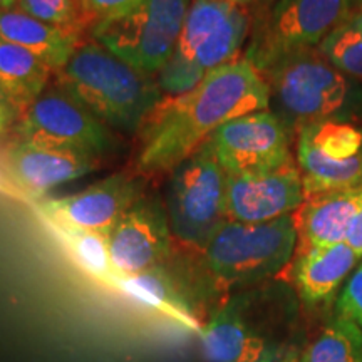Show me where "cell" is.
<instances>
[{
    "instance_id": "23",
    "label": "cell",
    "mask_w": 362,
    "mask_h": 362,
    "mask_svg": "<svg viewBox=\"0 0 362 362\" xmlns=\"http://www.w3.org/2000/svg\"><path fill=\"white\" fill-rule=\"evenodd\" d=\"M320 155L334 161L349 160L362 151V128L344 119H327L298 131Z\"/></svg>"
},
{
    "instance_id": "14",
    "label": "cell",
    "mask_w": 362,
    "mask_h": 362,
    "mask_svg": "<svg viewBox=\"0 0 362 362\" xmlns=\"http://www.w3.org/2000/svg\"><path fill=\"white\" fill-rule=\"evenodd\" d=\"M247 307V297H235L200 330L208 362H275L277 347L250 319Z\"/></svg>"
},
{
    "instance_id": "18",
    "label": "cell",
    "mask_w": 362,
    "mask_h": 362,
    "mask_svg": "<svg viewBox=\"0 0 362 362\" xmlns=\"http://www.w3.org/2000/svg\"><path fill=\"white\" fill-rule=\"evenodd\" d=\"M0 40L27 49L56 72L66 66L78 47V39L17 8L0 11Z\"/></svg>"
},
{
    "instance_id": "17",
    "label": "cell",
    "mask_w": 362,
    "mask_h": 362,
    "mask_svg": "<svg viewBox=\"0 0 362 362\" xmlns=\"http://www.w3.org/2000/svg\"><path fill=\"white\" fill-rule=\"evenodd\" d=\"M357 260L359 257L346 242L297 253L292 274L293 284L304 304H329Z\"/></svg>"
},
{
    "instance_id": "30",
    "label": "cell",
    "mask_w": 362,
    "mask_h": 362,
    "mask_svg": "<svg viewBox=\"0 0 362 362\" xmlns=\"http://www.w3.org/2000/svg\"><path fill=\"white\" fill-rule=\"evenodd\" d=\"M11 119V107L8 106H0V134L6 129V126Z\"/></svg>"
},
{
    "instance_id": "35",
    "label": "cell",
    "mask_w": 362,
    "mask_h": 362,
    "mask_svg": "<svg viewBox=\"0 0 362 362\" xmlns=\"http://www.w3.org/2000/svg\"><path fill=\"white\" fill-rule=\"evenodd\" d=\"M354 11L362 13V0H354Z\"/></svg>"
},
{
    "instance_id": "20",
    "label": "cell",
    "mask_w": 362,
    "mask_h": 362,
    "mask_svg": "<svg viewBox=\"0 0 362 362\" xmlns=\"http://www.w3.org/2000/svg\"><path fill=\"white\" fill-rule=\"evenodd\" d=\"M296 160L305 194L362 187V151L349 160L334 161L320 155L309 139L297 134Z\"/></svg>"
},
{
    "instance_id": "26",
    "label": "cell",
    "mask_w": 362,
    "mask_h": 362,
    "mask_svg": "<svg viewBox=\"0 0 362 362\" xmlns=\"http://www.w3.org/2000/svg\"><path fill=\"white\" fill-rule=\"evenodd\" d=\"M66 233L67 243H69L76 260L86 272L98 279H112L115 277V267H112L110 245H107V235L86 232V230L62 228ZM117 277V275H116Z\"/></svg>"
},
{
    "instance_id": "11",
    "label": "cell",
    "mask_w": 362,
    "mask_h": 362,
    "mask_svg": "<svg viewBox=\"0 0 362 362\" xmlns=\"http://www.w3.org/2000/svg\"><path fill=\"white\" fill-rule=\"evenodd\" d=\"M304 183L293 158L274 170L226 175V220L265 223L292 215L304 202Z\"/></svg>"
},
{
    "instance_id": "28",
    "label": "cell",
    "mask_w": 362,
    "mask_h": 362,
    "mask_svg": "<svg viewBox=\"0 0 362 362\" xmlns=\"http://www.w3.org/2000/svg\"><path fill=\"white\" fill-rule=\"evenodd\" d=\"M144 0H84L86 12L90 21H110L117 17L128 16L134 8H138Z\"/></svg>"
},
{
    "instance_id": "8",
    "label": "cell",
    "mask_w": 362,
    "mask_h": 362,
    "mask_svg": "<svg viewBox=\"0 0 362 362\" xmlns=\"http://www.w3.org/2000/svg\"><path fill=\"white\" fill-rule=\"evenodd\" d=\"M292 136L270 110L240 116L220 126L205 143L225 175L274 170L293 160Z\"/></svg>"
},
{
    "instance_id": "15",
    "label": "cell",
    "mask_w": 362,
    "mask_h": 362,
    "mask_svg": "<svg viewBox=\"0 0 362 362\" xmlns=\"http://www.w3.org/2000/svg\"><path fill=\"white\" fill-rule=\"evenodd\" d=\"M362 210V187L305 194L292 214L297 232L296 253L346 242L351 225Z\"/></svg>"
},
{
    "instance_id": "34",
    "label": "cell",
    "mask_w": 362,
    "mask_h": 362,
    "mask_svg": "<svg viewBox=\"0 0 362 362\" xmlns=\"http://www.w3.org/2000/svg\"><path fill=\"white\" fill-rule=\"evenodd\" d=\"M0 106H8V107H11V104H8V101H7V96H6V93H4L2 86H0Z\"/></svg>"
},
{
    "instance_id": "1",
    "label": "cell",
    "mask_w": 362,
    "mask_h": 362,
    "mask_svg": "<svg viewBox=\"0 0 362 362\" xmlns=\"http://www.w3.org/2000/svg\"><path fill=\"white\" fill-rule=\"evenodd\" d=\"M270 107L264 76L245 57L210 71L197 88L163 106L144 131L138 170H175L220 126Z\"/></svg>"
},
{
    "instance_id": "2",
    "label": "cell",
    "mask_w": 362,
    "mask_h": 362,
    "mask_svg": "<svg viewBox=\"0 0 362 362\" xmlns=\"http://www.w3.org/2000/svg\"><path fill=\"white\" fill-rule=\"evenodd\" d=\"M151 76L90 42L76 47L57 84L101 123L133 131L160 106L163 90Z\"/></svg>"
},
{
    "instance_id": "19",
    "label": "cell",
    "mask_w": 362,
    "mask_h": 362,
    "mask_svg": "<svg viewBox=\"0 0 362 362\" xmlns=\"http://www.w3.org/2000/svg\"><path fill=\"white\" fill-rule=\"evenodd\" d=\"M52 69L19 45L0 40V86L11 107L24 110L47 88Z\"/></svg>"
},
{
    "instance_id": "24",
    "label": "cell",
    "mask_w": 362,
    "mask_h": 362,
    "mask_svg": "<svg viewBox=\"0 0 362 362\" xmlns=\"http://www.w3.org/2000/svg\"><path fill=\"white\" fill-rule=\"evenodd\" d=\"M319 51L344 74L362 81V30L354 13L322 40Z\"/></svg>"
},
{
    "instance_id": "33",
    "label": "cell",
    "mask_w": 362,
    "mask_h": 362,
    "mask_svg": "<svg viewBox=\"0 0 362 362\" xmlns=\"http://www.w3.org/2000/svg\"><path fill=\"white\" fill-rule=\"evenodd\" d=\"M223 2H230V4H237V6H250L253 4V0H223Z\"/></svg>"
},
{
    "instance_id": "5",
    "label": "cell",
    "mask_w": 362,
    "mask_h": 362,
    "mask_svg": "<svg viewBox=\"0 0 362 362\" xmlns=\"http://www.w3.org/2000/svg\"><path fill=\"white\" fill-rule=\"evenodd\" d=\"M354 12V0H277L252 25L243 57L262 76L292 54L315 49Z\"/></svg>"
},
{
    "instance_id": "4",
    "label": "cell",
    "mask_w": 362,
    "mask_h": 362,
    "mask_svg": "<svg viewBox=\"0 0 362 362\" xmlns=\"http://www.w3.org/2000/svg\"><path fill=\"white\" fill-rule=\"evenodd\" d=\"M297 248L292 215L265 223L226 220L205 247L208 270L226 285L260 282L288 265Z\"/></svg>"
},
{
    "instance_id": "12",
    "label": "cell",
    "mask_w": 362,
    "mask_h": 362,
    "mask_svg": "<svg viewBox=\"0 0 362 362\" xmlns=\"http://www.w3.org/2000/svg\"><path fill=\"white\" fill-rule=\"evenodd\" d=\"M170 232L168 215L161 203L153 198H139L107 235L117 277L160 267L168 255Z\"/></svg>"
},
{
    "instance_id": "16",
    "label": "cell",
    "mask_w": 362,
    "mask_h": 362,
    "mask_svg": "<svg viewBox=\"0 0 362 362\" xmlns=\"http://www.w3.org/2000/svg\"><path fill=\"white\" fill-rule=\"evenodd\" d=\"M96 166L93 156L72 149L21 141L7 155L8 173L22 189L40 197L49 189L79 180Z\"/></svg>"
},
{
    "instance_id": "25",
    "label": "cell",
    "mask_w": 362,
    "mask_h": 362,
    "mask_svg": "<svg viewBox=\"0 0 362 362\" xmlns=\"http://www.w3.org/2000/svg\"><path fill=\"white\" fill-rule=\"evenodd\" d=\"M16 8L74 39L90 21L84 0H19Z\"/></svg>"
},
{
    "instance_id": "22",
    "label": "cell",
    "mask_w": 362,
    "mask_h": 362,
    "mask_svg": "<svg viewBox=\"0 0 362 362\" xmlns=\"http://www.w3.org/2000/svg\"><path fill=\"white\" fill-rule=\"evenodd\" d=\"M298 362H362V330L351 320L334 315Z\"/></svg>"
},
{
    "instance_id": "9",
    "label": "cell",
    "mask_w": 362,
    "mask_h": 362,
    "mask_svg": "<svg viewBox=\"0 0 362 362\" xmlns=\"http://www.w3.org/2000/svg\"><path fill=\"white\" fill-rule=\"evenodd\" d=\"M250 33L252 16L245 6L193 0L173 54L208 74L240 59Z\"/></svg>"
},
{
    "instance_id": "21",
    "label": "cell",
    "mask_w": 362,
    "mask_h": 362,
    "mask_svg": "<svg viewBox=\"0 0 362 362\" xmlns=\"http://www.w3.org/2000/svg\"><path fill=\"white\" fill-rule=\"evenodd\" d=\"M116 280L121 291L143 307L165 312L185 324H193L187 298L170 272L161 265L129 277H116Z\"/></svg>"
},
{
    "instance_id": "6",
    "label": "cell",
    "mask_w": 362,
    "mask_h": 362,
    "mask_svg": "<svg viewBox=\"0 0 362 362\" xmlns=\"http://www.w3.org/2000/svg\"><path fill=\"white\" fill-rule=\"evenodd\" d=\"M192 2L144 0L128 16L98 22L93 37L136 69L155 74L175 52Z\"/></svg>"
},
{
    "instance_id": "13",
    "label": "cell",
    "mask_w": 362,
    "mask_h": 362,
    "mask_svg": "<svg viewBox=\"0 0 362 362\" xmlns=\"http://www.w3.org/2000/svg\"><path fill=\"white\" fill-rule=\"evenodd\" d=\"M139 198L136 183L124 175H115L71 197L45 202L42 208L62 228L110 235Z\"/></svg>"
},
{
    "instance_id": "32",
    "label": "cell",
    "mask_w": 362,
    "mask_h": 362,
    "mask_svg": "<svg viewBox=\"0 0 362 362\" xmlns=\"http://www.w3.org/2000/svg\"><path fill=\"white\" fill-rule=\"evenodd\" d=\"M19 0H0V11H11V8L17 7Z\"/></svg>"
},
{
    "instance_id": "10",
    "label": "cell",
    "mask_w": 362,
    "mask_h": 362,
    "mask_svg": "<svg viewBox=\"0 0 362 362\" xmlns=\"http://www.w3.org/2000/svg\"><path fill=\"white\" fill-rule=\"evenodd\" d=\"M22 141L98 155L111 146L101 121L61 88H45L22 110Z\"/></svg>"
},
{
    "instance_id": "31",
    "label": "cell",
    "mask_w": 362,
    "mask_h": 362,
    "mask_svg": "<svg viewBox=\"0 0 362 362\" xmlns=\"http://www.w3.org/2000/svg\"><path fill=\"white\" fill-rule=\"evenodd\" d=\"M275 2H277V0H253V4H257L260 12H265L267 8H270Z\"/></svg>"
},
{
    "instance_id": "7",
    "label": "cell",
    "mask_w": 362,
    "mask_h": 362,
    "mask_svg": "<svg viewBox=\"0 0 362 362\" xmlns=\"http://www.w3.org/2000/svg\"><path fill=\"white\" fill-rule=\"evenodd\" d=\"M226 175L203 146L173 170L166 215L170 230L188 245L205 250L214 233L226 221Z\"/></svg>"
},
{
    "instance_id": "3",
    "label": "cell",
    "mask_w": 362,
    "mask_h": 362,
    "mask_svg": "<svg viewBox=\"0 0 362 362\" xmlns=\"http://www.w3.org/2000/svg\"><path fill=\"white\" fill-rule=\"evenodd\" d=\"M270 107L292 133L327 119L349 106L351 81L330 64L319 47L282 59L264 74Z\"/></svg>"
},
{
    "instance_id": "27",
    "label": "cell",
    "mask_w": 362,
    "mask_h": 362,
    "mask_svg": "<svg viewBox=\"0 0 362 362\" xmlns=\"http://www.w3.org/2000/svg\"><path fill=\"white\" fill-rule=\"evenodd\" d=\"M336 315L351 320L362 330V264L347 284L336 300Z\"/></svg>"
},
{
    "instance_id": "29",
    "label": "cell",
    "mask_w": 362,
    "mask_h": 362,
    "mask_svg": "<svg viewBox=\"0 0 362 362\" xmlns=\"http://www.w3.org/2000/svg\"><path fill=\"white\" fill-rule=\"evenodd\" d=\"M346 243L349 245L359 259H362V210L352 221L349 233H347Z\"/></svg>"
}]
</instances>
